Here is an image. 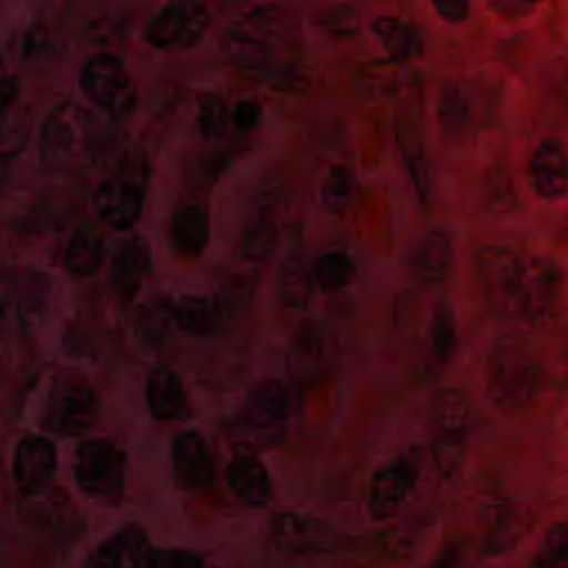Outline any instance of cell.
<instances>
[{
	"label": "cell",
	"mask_w": 568,
	"mask_h": 568,
	"mask_svg": "<svg viewBox=\"0 0 568 568\" xmlns=\"http://www.w3.org/2000/svg\"><path fill=\"white\" fill-rule=\"evenodd\" d=\"M477 273L495 304L517 317L524 286V260L508 246H481L477 253Z\"/></svg>",
	"instance_id": "5b68a950"
},
{
	"label": "cell",
	"mask_w": 568,
	"mask_h": 568,
	"mask_svg": "<svg viewBox=\"0 0 568 568\" xmlns=\"http://www.w3.org/2000/svg\"><path fill=\"white\" fill-rule=\"evenodd\" d=\"M528 175L532 191L546 200L555 202L568 193V151L555 140H541L528 162Z\"/></svg>",
	"instance_id": "8fae6325"
},
{
	"label": "cell",
	"mask_w": 568,
	"mask_h": 568,
	"mask_svg": "<svg viewBox=\"0 0 568 568\" xmlns=\"http://www.w3.org/2000/svg\"><path fill=\"white\" fill-rule=\"evenodd\" d=\"M561 291V273L548 257L524 260V286L519 302V320L532 326H546L552 322Z\"/></svg>",
	"instance_id": "52a82bcc"
},
{
	"label": "cell",
	"mask_w": 568,
	"mask_h": 568,
	"mask_svg": "<svg viewBox=\"0 0 568 568\" xmlns=\"http://www.w3.org/2000/svg\"><path fill=\"white\" fill-rule=\"evenodd\" d=\"M18 95V82L13 75L0 73V120L4 118V113L9 111V106L13 104Z\"/></svg>",
	"instance_id": "8d00e7d4"
},
{
	"label": "cell",
	"mask_w": 568,
	"mask_h": 568,
	"mask_svg": "<svg viewBox=\"0 0 568 568\" xmlns=\"http://www.w3.org/2000/svg\"><path fill=\"white\" fill-rule=\"evenodd\" d=\"M226 484L233 495L251 506H264L271 499V479L264 464L248 453H240L226 468Z\"/></svg>",
	"instance_id": "d6986e66"
},
{
	"label": "cell",
	"mask_w": 568,
	"mask_h": 568,
	"mask_svg": "<svg viewBox=\"0 0 568 568\" xmlns=\"http://www.w3.org/2000/svg\"><path fill=\"white\" fill-rule=\"evenodd\" d=\"M173 248L184 257H195L209 242V215L197 202H186L175 209L169 231Z\"/></svg>",
	"instance_id": "44dd1931"
},
{
	"label": "cell",
	"mask_w": 568,
	"mask_h": 568,
	"mask_svg": "<svg viewBox=\"0 0 568 568\" xmlns=\"http://www.w3.org/2000/svg\"><path fill=\"white\" fill-rule=\"evenodd\" d=\"M273 16L255 9L251 16H244L237 24V31L231 33V55L240 64H255L266 55V44L271 42V22Z\"/></svg>",
	"instance_id": "603a6c76"
},
{
	"label": "cell",
	"mask_w": 568,
	"mask_h": 568,
	"mask_svg": "<svg viewBox=\"0 0 568 568\" xmlns=\"http://www.w3.org/2000/svg\"><path fill=\"white\" fill-rule=\"evenodd\" d=\"M91 126L93 120L87 111L75 109L73 104H64L55 109L44 124L42 144L51 151L53 158L78 153L89 144Z\"/></svg>",
	"instance_id": "9a60e30c"
},
{
	"label": "cell",
	"mask_w": 568,
	"mask_h": 568,
	"mask_svg": "<svg viewBox=\"0 0 568 568\" xmlns=\"http://www.w3.org/2000/svg\"><path fill=\"white\" fill-rule=\"evenodd\" d=\"M397 140H399V153H402L404 166L408 171L410 184H413L417 197L422 202H428L430 193H433V169L428 162V153H426L422 133L415 124L404 122V124H399Z\"/></svg>",
	"instance_id": "7402d4cb"
},
{
	"label": "cell",
	"mask_w": 568,
	"mask_h": 568,
	"mask_svg": "<svg viewBox=\"0 0 568 568\" xmlns=\"http://www.w3.org/2000/svg\"><path fill=\"white\" fill-rule=\"evenodd\" d=\"M528 530V517L521 515V513H508V515H501L499 521L493 526L488 539H486V548L484 552L486 555H499V552H506L510 550L513 546L519 544V539L526 535Z\"/></svg>",
	"instance_id": "1f68e13d"
},
{
	"label": "cell",
	"mask_w": 568,
	"mask_h": 568,
	"mask_svg": "<svg viewBox=\"0 0 568 568\" xmlns=\"http://www.w3.org/2000/svg\"><path fill=\"white\" fill-rule=\"evenodd\" d=\"M151 268V251L142 237L124 240L111 260V282L122 297H133Z\"/></svg>",
	"instance_id": "ac0fdd59"
},
{
	"label": "cell",
	"mask_w": 568,
	"mask_h": 568,
	"mask_svg": "<svg viewBox=\"0 0 568 568\" xmlns=\"http://www.w3.org/2000/svg\"><path fill=\"white\" fill-rule=\"evenodd\" d=\"M528 568H568V521H555L546 528Z\"/></svg>",
	"instance_id": "83f0119b"
},
{
	"label": "cell",
	"mask_w": 568,
	"mask_h": 568,
	"mask_svg": "<svg viewBox=\"0 0 568 568\" xmlns=\"http://www.w3.org/2000/svg\"><path fill=\"white\" fill-rule=\"evenodd\" d=\"M173 477L184 490H204L215 479V459L209 442L197 430L175 435L171 446Z\"/></svg>",
	"instance_id": "30bf717a"
},
{
	"label": "cell",
	"mask_w": 568,
	"mask_h": 568,
	"mask_svg": "<svg viewBox=\"0 0 568 568\" xmlns=\"http://www.w3.org/2000/svg\"><path fill=\"white\" fill-rule=\"evenodd\" d=\"M437 118L446 133H459L468 120V102L459 87H446L437 102Z\"/></svg>",
	"instance_id": "d6a6232c"
},
{
	"label": "cell",
	"mask_w": 568,
	"mask_h": 568,
	"mask_svg": "<svg viewBox=\"0 0 568 568\" xmlns=\"http://www.w3.org/2000/svg\"><path fill=\"white\" fill-rule=\"evenodd\" d=\"M257 115H260V106H255V104H240V109H237V122L242 126H253L257 122Z\"/></svg>",
	"instance_id": "74e56055"
},
{
	"label": "cell",
	"mask_w": 568,
	"mask_h": 568,
	"mask_svg": "<svg viewBox=\"0 0 568 568\" xmlns=\"http://www.w3.org/2000/svg\"><path fill=\"white\" fill-rule=\"evenodd\" d=\"M293 408L291 393L275 379L253 386L242 406V422L253 430H273L282 426Z\"/></svg>",
	"instance_id": "5bb4252c"
},
{
	"label": "cell",
	"mask_w": 568,
	"mask_h": 568,
	"mask_svg": "<svg viewBox=\"0 0 568 568\" xmlns=\"http://www.w3.org/2000/svg\"><path fill=\"white\" fill-rule=\"evenodd\" d=\"M98 417L95 390L78 375H64L44 404L42 424L58 435H80L93 426Z\"/></svg>",
	"instance_id": "277c9868"
},
{
	"label": "cell",
	"mask_w": 568,
	"mask_h": 568,
	"mask_svg": "<svg viewBox=\"0 0 568 568\" xmlns=\"http://www.w3.org/2000/svg\"><path fill=\"white\" fill-rule=\"evenodd\" d=\"M146 402L155 419L173 422L189 415V399L180 377L169 366H153L146 375Z\"/></svg>",
	"instance_id": "2e32d148"
},
{
	"label": "cell",
	"mask_w": 568,
	"mask_h": 568,
	"mask_svg": "<svg viewBox=\"0 0 568 568\" xmlns=\"http://www.w3.org/2000/svg\"><path fill=\"white\" fill-rule=\"evenodd\" d=\"M353 277H355V262L342 251L324 253L313 262V280L324 291H339L348 286Z\"/></svg>",
	"instance_id": "f546056e"
},
{
	"label": "cell",
	"mask_w": 568,
	"mask_h": 568,
	"mask_svg": "<svg viewBox=\"0 0 568 568\" xmlns=\"http://www.w3.org/2000/svg\"><path fill=\"white\" fill-rule=\"evenodd\" d=\"M153 546L138 524H124L100 541L84 568H151Z\"/></svg>",
	"instance_id": "9c48e42d"
},
{
	"label": "cell",
	"mask_w": 568,
	"mask_h": 568,
	"mask_svg": "<svg viewBox=\"0 0 568 568\" xmlns=\"http://www.w3.org/2000/svg\"><path fill=\"white\" fill-rule=\"evenodd\" d=\"M473 404L455 386H444L430 397V419L446 439H462L473 424Z\"/></svg>",
	"instance_id": "ffe728a7"
},
{
	"label": "cell",
	"mask_w": 568,
	"mask_h": 568,
	"mask_svg": "<svg viewBox=\"0 0 568 568\" xmlns=\"http://www.w3.org/2000/svg\"><path fill=\"white\" fill-rule=\"evenodd\" d=\"M144 186L133 173H115L104 178L93 193V209L98 217L111 229H131L142 211Z\"/></svg>",
	"instance_id": "ba28073f"
},
{
	"label": "cell",
	"mask_w": 568,
	"mask_h": 568,
	"mask_svg": "<svg viewBox=\"0 0 568 568\" xmlns=\"http://www.w3.org/2000/svg\"><path fill=\"white\" fill-rule=\"evenodd\" d=\"M490 9H495V11H513L515 16H519V13H528L530 9H532V4H526V2H495V4H490Z\"/></svg>",
	"instance_id": "f35d334b"
},
{
	"label": "cell",
	"mask_w": 568,
	"mask_h": 568,
	"mask_svg": "<svg viewBox=\"0 0 568 568\" xmlns=\"http://www.w3.org/2000/svg\"><path fill=\"white\" fill-rule=\"evenodd\" d=\"M371 29L375 31V36L382 42L388 58L395 62H404V60L413 58L415 53H419V49H422V40L417 36V31L395 16L375 18L371 22Z\"/></svg>",
	"instance_id": "d4e9b609"
},
{
	"label": "cell",
	"mask_w": 568,
	"mask_h": 568,
	"mask_svg": "<svg viewBox=\"0 0 568 568\" xmlns=\"http://www.w3.org/2000/svg\"><path fill=\"white\" fill-rule=\"evenodd\" d=\"M275 537L277 544L286 550V552H308V550H324L328 537L320 530V526L293 517V515H284L277 526H275Z\"/></svg>",
	"instance_id": "4316f807"
},
{
	"label": "cell",
	"mask_w": 568,
	"mask_h": 568,
	"mask_svg": "<svg viewBox=\"0 0 568 568\" xmlns=\"http://www.w3.org/2000/svg\"><path fill=\"white\" fill-rule=\"evenodd\" d=\"M124 453L111 439H89L75 450V481L100 501H120L124 493Z\"/></svg>",
	"instance_id": "7a4b0ae2"
},
{
	"label": "cell",
	"mask_w": 568,
	"mask_h": 568,
	"mask_svg": "<svg viewBox=\"0 0 568 568\" xmlns=\"http://www.w3.org/2000/svg\"><path fill=\"white\" fill-rule=\"evenodd\" d=\"M102 260H104V237L91 229L78 231L64 251L67 268L80 277L93 275L102 266Z\"/></svg>",
	"instance_id": "484cf974"
},
{
	"label": "cell",
	"mask_w": 568,
	"mask_h": 568,
	"mask_svg": "<svg viewBox=\"0 0 568 568\" xmlns=\"http://www.w3.org/2000/svg\"><path fill=\"white\" fill-rule=\"evenodd\" d=\"M4 306H7V297H4V288H2V282H0V320L4 315Z\"/></svg>",
	"instance_id": "60d3db41"
},
{
	"label": "cell",
	"mask_w": 568,
	"mask_h": 568,
	"mask_svg": "<svg viewBox=\"0 0 568 568\" xmlns=\"http://www.w3.org/2000/svg\"><path fill=\"white\" fill-rule=\"evenodd\" d=\"M151 568H202L200 557L184 550H155L151 555Z\"/></svg>",
	"instance_id": "836d02e7"
},
{
	"label": "cell",
	"mask_w": 568,
	"mask_h": 568,
	"mask_svg": "<svg viewBox=\"0 0 568 568\" xmlns=\"http://www.w3.org/2000/svg\"><path fill=\"white\" fill-rule=\"evenodd\" d=\"M80 84L84 95L113 118H122L133 109V82L122 60L113 53L91 55L80 71Z\"/></svg>",
	"instance_id": "3957f363"
},
{
	"label": "cell",
	"mask_w": 568,
	"mask_h": 568,
	"mask_svg": "<svg viewBox=\"0 0 568 568\" xmlns=\"http://www.w3.org/2000/svg\"><path fill=\"white\" fill-rule=\"evenodd\" d=\"M457 344V322L453 311L442 304L433 311L430 324H428V357H433L437 364H444L453 348Z\"/></svg>",
	"instance_id": "f1b7e54d"
},
{
	"label": "cell",
	"mask_w": 568,
	"mask_h": 568,
	"mask_svg": "<svg viewBox=\"0 0 568 568\" xmlns=\"http://www.w3.org/2000/svg\"><path fill=\"white\" fill-rule=\"evenodd\" d=\"M55 446L49 439L40 435L22 437L13 455V479L20 493L42 490L55 473Z\"/></svg>",
	"instance_id": "4fadbf2b"
},
{
	"label": "cell",
	"mask_w": 568,
	"mask_h": 568,
	"mask_svg": "<svg viewBox=\"0 0 568 568\" xmlns=\"http://www.w3.org/2000/svg\"><path fill=\"white\" fill-rule=\"evenodd\" d=\"M433 9L437 11V16L450 24L464 22L468 18L470 4L466 0H435Z\"/></svg>",
	"instance_id": "d590c367"
},
{
	"label": "cell",
	"mask_w": 568,
	"mask_h": 568,
	"mask_svg": "<svg viewBox=\"0 0 568 568\" xmlns=\"http://www.w3.org/2000/svg\"><path fill=\"white\" fill-rule=\"evenodd\" d=\"M417 473L410 464L399 462L375 473L371 484V510L375 517L395 513L413 493Z\"/></svg>",
	"instance_id": "e0dca14e"
},
{
	"label": "cell",
	"mask_w": 568,
	"mask_h": 568,
	"mask_svg": "<svg viewBox=\"0 0 568 568\" xmlns=\"http://www.w3.org/2000/svg\"><path fill=\"white\" fill-rule=\"evenodd\" d=\"M455 268V244L446 229L424 233L410 255V271L417 284L433 288L444 284Z\"/></svg>",
	"instance_id": "7c38bea8"
},
{
	"label": "cell",
	"mask_w": 568,
	"mask_h": 568,
	"mask_svg": "<svg viewBox=\"0 0 568 568\" xmlns=\"http://www.w3.org/2000/svg\"><path fill=\"white\" fill-rule=\"evenodd\" d=\"M541 386V366L515 337H501L488 353L486 362V397L501 413H519L528 408Z\"/></svg>",
	"instance_id": "6da1fadb"
},
{
	"label": "cell",
	"mask_w": 568,
	"mask_h": 568,
	"mask_svg": "<svg viewBox=\"0 0 568 568\" xmlns=\"http://www.w3.org/2000/svg\"><path fill=\"white\" fill-rule=\"evenodd\" d=\"M357 182L351 169L346 166H333L322 184V200L324 206L333 213H344L355 197Z\"/></svg>",
	"instance_id": "4dcf8cb0"
},
{
	"label": "cell",
	"mask_w": 568,
	"mask_h": 568,
	"mask_svg": "<svg viewBox=\"0 0 568 568\" xmlns=\"http://www.w3.org/2000/svg\"><path fill=\"white\" fill-rule=\"evenodd\" d=\"M173 322L193 335H211L220 326V311L213 300L202 295H184L171 306Z\"/></svg>",
	"instance_id": "cb8c5ba5"
},
{
	"label": "cell",
	"mask_w": 568,
	"mask_h": 568,
	"mask_svg": "<svg viewBox=\"0 0 568 568\" xmlns=\"http://www.w3.org/2000/svg\"><path fill=\"white\" fill-rule=\"evenodd\" d=\"M209 27V11L200 2L164 4L146 24L144 38L158 49L195 47Z\"/></svg>",
	"instance_id": "8992f818"
},
{
	"label": "cell",
	"mask_w": 568,
	"mask_h": 568,
	"mask_svg": "<svg viewBox=\"0 0 568 568\" xmlns=\"http://www.w3.org/2000/svg\"><path fill=\"white\" fill-rule=\"evenodd\" d=\"M4 178H7V158L0 155V189L4 184Z\"/></svg>",
	"instance_id": "ab89813d"
},
{
	"label": "cell",
	"mask_w": 568,
	"mask_h": 568,
	"mask_svg": "<svg viewBox=\"0 0 568 568\" xmlns=\"http://www.w3.org/2000/svg\"><path fill=\"white\" fill-rule=\"evenodd\" d=\"M326 27L337 33L339 38H353L359 29V16L353 7H339L335 11H331Z\"/></svg>",
	"instance_id": "e575fe53"
}]
</instances>
